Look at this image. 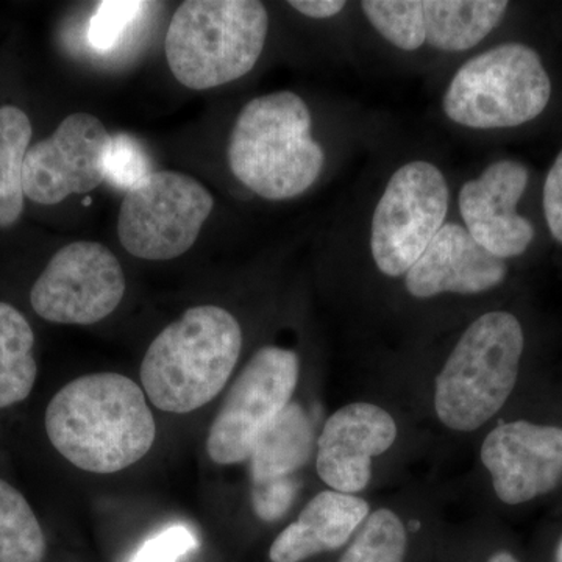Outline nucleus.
I'll return each mask as SVG.
<instances>
[{"label": "nucleus", "mask_w": 562, "mask_h": 562, "mask_svg": "<svg viewBox=\"0 0 562 562\" xmlns=\"http://www.w3.org/2000/svg\"><path fill=\"white\" fill-rule=\"evenodd\" d=\"M457 173L430 140L395 132L376 146L331 232L349 271L397 288L453 216Z\"/></svg>", "instance_id": "1"}, {"label": "nucleus", "mask_w": 562, "mask_h": 562, "mask_svg": "<svg viewBox=\"0 0 562 562\" xmlns=\"http://www.w3.org/2000/svg\"><path fill=\"white\" fill-rule=\"evenodd\" d=\"M395 133L382 113L353 101L317 106L297 91L255 95L236 114L227 144L232 176L265 202L297 201Z\"/></svg>", "instance_id": "2"}, {"label": "nucleus", "mask_w": 562, "mask_h": 562, "mask_svg": "<svg viewBox=\"0 0 562 562\" xmlns=\"http://www.w3.org/2000/svg\"><path fill=\"white\" fill-rule=\"evenodd\" d=\"M431 116L454 138L492 143L531 131L552 114L558 83L546 52L514 32L427 80Z\"/></svg>", "instance_id": "3"}, {"label": "nucleus", "mask_w": 562, "mask_h": 562, "mask_svg": "<svg viewBox=\"0 0 562 562\" xmlns=\"http://www.w3.org/2000/svg\"><path fill=\"white\" fill-rule=\"evenodd\" d=\"M362 57L427 80L492 41L516 32L506 0H357Z\"/></svg>", "instance_id": "4"}, {"label": "nucleus", "mask_w": 562, "mask_h": 562, "mask_svg": "<svg viewBox=\"0 0 562 562\" xmlns=\"http://www.w3.org/2000/svg\"><path fill=\"white\" fill-rule=\"evenodd\" d=\"M47 438L70 464L116 473L143 460L157 424L138 383L114 372L90 373L66 384L46 409Z\"/></svg>", "instance_id": "5"}, {"label": "nucleus", "mask_w": 562, "mask_h": 562, "mask_svg": "<svg viewBox=\"0 0 562 562\" xmlns=\"http://www.w3.org/2000/svg\"><path fill=\"white\" fill-rule=\"evenodd\" d=\"M244 333L235 314L192 306L151 341L140 362V386L161 412L188 414L216 398L241 357Z\"/></svg>", "instance_id": "6"}, {"label": "nucleus", "mask_w": 562, "mask_h": 562, "mask_svg": "<svg viewBox=\"0 0 562 562\" xmlns=\"http://www.w3.org/2000/svg\"><path fill=\"white\" fill-rule=\"evenodd\" d=\"M525 346L517 314L494 308L473 316L436 376L435 412L441 424L471 432L501 412L519 379Z\"/></svg>", "instance_id": "7"}, {"label": "nucleus", "mask_w": 562, "mask_h": 562, "mask_svg": "<svg viewBox=\"0 0 562 562\" xmlns=\"http://www.w3.org/2000/svg\"><path fill=\"white\" fill-rule=\"evenodd\" d=\"M271 32V13L260 0H188L169 24L166 58L183 87L211 90L249 76Z\"/></svg>", "instance_id": "8"}, {"label": "nucleus", "mask_w": 562, "mask_h": 562, "mask_svg": "<svg viewBox=\"0 0 562 562\" xmlns=\"http://www.w3.org/2000/svg\"><path fill=\"white\" fill-rule=\"evenodd\" d=\"M532 168L513 155H495L458 169L453 209L462 227L491 257L514 265L539 246L538 222L525 211Z\"/></svg>", "instance_id": "9"}, {"label": "nucleus", "mask_w": 562, "mask_h": 562, "mask_svg": "<svg viewBox=\"0 0 562 562\" xmlns=\"http://www.w3.org/2000/svg\"><path fill=\"white\" fill-rule=\"evenodd\" d=\"M213 209V195L201 181L183 172L151 171L125 192L117 236L133 257L173 260L194 246Z\"/></svg>", "instance_id": "10"}, {"label": "nucleus", "mask_w": 562, "mask_h": 562, "mask_svg": "<svg viewBox=\"0 0 562 562\" xmlns=\"http://www.w3.org/2000/svg\"><path fill=\"white\" fill-rule=\"evenodd\" d=\"M301 376V357L288 347L255 351L233 383L206 438L214 464L233 465L249 460L266 428L286 408Z\"/></svg>", "instance_id": "11"}, {"label": "nucleus", "mask_w": 562, "mask_h": 562, "mask_svg": "<svg viewBox=\"0 0 562 562\" xmlns=\"http://www.w3.org/2000/svg\"><path fill=\"white\" fill-rule=\"evenodd\" d=\"M125 294L120 260L101 243L77 241L52 257L33 284V310L44 321L91 325L109 317Z\"/></svg>", "instance_id": "12"}, {"label": "nucleus", "mask_w": 562, "mask_h": 562, "mask_svg": "<svg viewBox=\"0 0 562 562\" xmlns=\"http://www.w3.org/2000/svg\"><path fill=\"white\" fill-rule=\"evenodd\" d=\"M113 136L90 113L65 117L49 138L33 144L24 161L25 198L57 205L72 194H87L106 180Z\"/></svg>", "instance_id": "13"}, {"label": "nucleus", "mask_w": 562, "mask_h": 562, "mask_svg": "<svg viewBox=\"0 0 562 562\" xmlns=\"http://www.w3.org/2000/svg\"><path fill=\"white\" fill-rule=\"evenodd\" d=\"M512 269V265L491 257L473 241L453 214L397 290L414 305L476 301L502 290Z\"/></svg>", "instance_id": "14"}, {"label": "nucleus", "mask_w": 562, "mask_h": 562, "mask_svg": "<svg viewBox=\"0 0 562 562\" xmlns=\"http://www.w3.org/2000/svg\"><path fill=\"white\" fill-rule=\"evenodd\" d=\"M480 454L497 497L520 505L560 483L562 428L527 420L498 425L484 438Z\"/></svg>", "instance_id": "15"}, {"label": "nucleus", "mask_w": 562, "mask_h": 562, "mask_svg": "<svg viewBox=\"0 0 562 562\" xmlns=\"http://www.w3.org/2000/svg\"><path fill=\"white\" fill-rule=\"evenodd\" d=\"M394 417L382 406L357 402L325 422L317 439L316 471L322 482L342 494H360L372 479V460L397 439Z\"/></svg>", "instance_id": "16"}, {"label": "nucleus", "mask_w": 562, "mask_h": 562, "mask_svg": "<svg viewBox=\"0 0 562 562\" xmlns=\"http://www.w3.org/2000/svg\"><path fill=\"white\" fill-rule=\"evenodd\" d=\"M371 514L358 495L322 491L277 536L269 550L272 562H303L321 553L335 552L350 541Z\"/></svg>", "instance_id": "17"}, {"label": "nucleus", "mask_w": 562, "mask_h": 562, "mask_svg": "<svg viewBox=\"0 0 562 562\" xmlns=\"http://www.w3.org/2000/svg\"><path fill=\"white\" fill-rule=\"evenodd\" d=\"M313 428L299 403H290L266 428L250 454L251 483L292 479L310 460Z\"/></svg>", "instance_id": "18"}, {"label": "nucleus", "mask_w": 562, "mask_h": 562, "mask_svg": "<svg viewBox=\"0 0 562 562\" xmlns=\"http://www.w3.org/2000/svg\"><path fill=\"white\" fill-rule=\"evenodd\" d=\"M35 335L10 303L0 302V409L24 402L35 386Z\"/></svg>", "instance_id": "19"}, {"label": "nucleus", "mask_w": 562, "mask_h": 562, "mask_svg": "<svg viewBox=\"0 0 562 562\" xmlns=\"http://www.w3.org/2000/svg\"><path fill=\"white\" fill-rule=\"evenodd\" d=\"M32 133V122L24 111L0 106V228L16 224L24 211L22 173Z\"/></svg>", "instance_id": "20"}, {"label": "nucleus", "mask_w": 562, "mask_h": 562, "mask_svg": "<svg viewBox=\"0 0 562 562\" xmlns=\"http://www.w3.org/2000/svg\"><path fill=\"white\" fill-rule=\"evenodd\" d=\"M43 528L16 487L0 480V562H43Z\"/></svg>", "instance_id": "21"}, {"label": "nucleus", "mask_w": 562, "mask_h": 562, "mask_svg": "<svg viewBox=\"0 0 562 562\" xmlns=\"http://www.w3.org/2000/svg\"><path fill=\"white\" fill-rule=\"evenodd\" d=\"M408 535L401 517L387 508L369 514L339 562H403Z\"/></svg>", "instance_id": "22"}, {"label": "nucleus", "mask_w": 562, "mask_h": 562, "mask_svg": "<svg viewBox=\"0 0 562 562\" xmlns=\"http://www.w3.org/2000/svg\"><path fill=\"white\" fill-rule=\"evenodd\" d=\"M151 172L149 157L131 135L113 136L106 166V180L127 192Z\"/></svg>", "instance_id": "23"}, {"label": "nucleus", "mask_w": 562, "mask_h": 562, "mask_svg": "<svg viewBox=\"0 0 562 562\" xmlns=\"http://www.w3.org/2000/svg\"><path fill=\"white\" fill-rule=\"evenodd\" d=\"M146 5L144 2H102L91 18L88 41L94 49L110 50L116 46L127 25Z\"/></svg>", "instance_id": "24"}, {"label": "nucleus", "mask_w": 562, "mask_h": 562, "mask_svg": "<svg viewBox=\"0 0 562 562\" xmlns=\"http://www.w3.org/2000/svg\"><path fill=\"white\" fill-rule=\"evenodd\" d=\"M539 210L543 231L562 249V147L554 155L539 187Z\"/></svg>", "instance_id": "25"}, {"label": "nucleus", "mask_w": 562, "mask_h": 562, "mask_svg": "<svg viewBox=\"0 0 562 562\" xmlns=\"http://www.w3.org/2000/svg\"><path fill=\"white\" fill-rule=\"evenodd\" d=\"M198 538L190 528L172 525L144 542L128 562H179L184 554L198 549Z\"/></svg>", "instance_id": "26"}, {"label": "nucleus", "mask_w": 562, "mask_h": 562, "mask_svg": "<svg viewBox=\"0 0 562 562\" xmlns=\"http://www.w3.org/2000/svg\"><path fill=\"white\" fill-rule=\"evenodd\" d=\"M299 491L297 480H279V482L254 484L251 486V503L255 513L265 522H276L291 508Z\"/></svg>", "instance_id": "27"}, {"label": "nucleus", "mask_w": 562, "mask_h": 562, "mask_svg": "<svg viewBox=\"0 0 562 562\" xmlns=\"http://www.w3.org/2000/svg\"><path fill=\"white\" fill-rule=\"evenodd\" d=\"M487 562H519V561H517L516 558H514L512 553L498 552V553H495L494 557H491V560Z\"/></svg>", "instance_id": "28"}, {"label": "nucleus", "mask_w": 562, "mask_h": 562, "mask_svg": "<svg viewBox=\"0 0 562 562\" xmlns=\"http://www.w3.org/2000/svg\"><path fill=\"white\" fill-rule=\"evenodd\" d=\"M557 562H562V539L557 550Z\"/></svg>", "instance_id": "29"}]
</instances>
